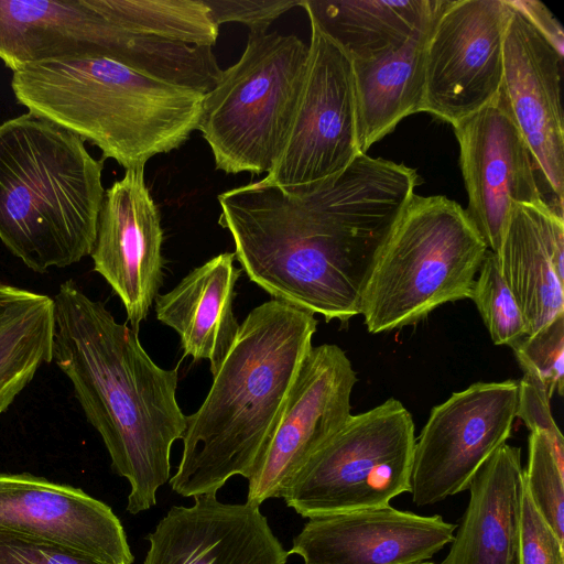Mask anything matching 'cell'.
Returning a JSON list of instances; mask_svg holds the SVG:
<instances>
[{
    "mask_svg": "<svg viewBox=\"0 0 564 564\" xmlns=\"http://www.w3.org/2000/svg\"><path fill=\"white\" fill-rule=\"evenodd\" d=\"M416 170L360 154L341 173L285 191L263 178L218 195L219 225L272 299L348 322L373 260L415 194Z\"/></svg>",
    "mask_w": 564,
    "mask_h": 564,
    "instance_id": "obj_1",
    "label": "cell"
},
{
    "mask_svg": "<svg viewBox=\"0 0 564 564\" xmlns=\"http://www.w3.org/2000/svg\"><path fill=\"white\" fill-rule=\"evenodd\" d=\"M53 299V361L99 433L113 471L130 485L127 511H145L170 480L172 445L186 430L176 400L177 368L158 366L138 332L118 323L74 280L63 282Z\"/></svg>",
    "mask_w": 564,
    "mask_h": 564,
    "instance_id": "obj_2",
    "label": "cell"
},
{
    "mask_svg": "<svg viewBox=\"0 0 564 564\" xmlns=\"http://www.w3.org/2000/svg\"><path fill=\"white\" fill-rule=\"evenodd\" d=\"M316 328L314 314L274 299L250 311L204 402L186 416L181 462L169 480L174 492L216 494L232 476L250 478Z\"/></svg>",
    "mask_w": 564,
    "mask_h": 564,
    "instance_id": "obj_3",
    "label": "cell"
},
{
    "mask_svg": "<svg viewBox=\"0 0 564 564\" xmlns=\"http://www.w3.org/2000/svg\"><path fill=\"white\" fill-rule=\"evenodd\" d=\"M11 87L29 112L89 141L124 170L185 143L204 96L106 57L26 64L13 72Z\"/></svg>",
    "mask_w": 564,
    "mask_h": 564,
    "instance_id": "obj_4",
    "label": "cell"
},
{
    "mask_svg": "<svg viewBox=\"0 0 564 564\" xmlns=\"http://www.w3.org/2000/svg\"><path fill=\"white\" fill-rule=\"evenodd\" d=\"M104 159L75 133L31 112L0 124V240L45 273L90 256L102 204Z\"/></svg>",
    "mask_w": 564,
    "mask_h": 564,
    "instance_id": "obj_5",
    "label": "cell"
},
{
    "mask_svg": "<svg viewBox=\"0 0 564 564\" xmlns=\"http://www.w3.org/2000/svg\"><path fill=\"white\" fill-rule=\"evenodd\" d=\"M466 209L414 194L377 253L359 302L370 334L414 325L470 296L488 251Z\"/></svg>",
    "mask_w": 564,
    "mask_h": 564,
    "instance_id": "obj_6",
    "label": "cell"
},
{
    "mask_svg": "<svg viewBox=\"0 0 564 564\" xmlns=\"http://www.w3.org/2000/svg\"><path fill=\"white\" fill-rule=\"evenodd\" d=\"M308 44L296 35L250 32L246 48L203 96L197 130L216 169L268 173L283 147L303 83Z\"/></svg>",
    "mask_w": 564,
    "mask_h": 564,
    "instance_id": "obj_7",
    "label": "cell"
},
{
    "mask_svg": "<svg viewBox=\"0 0 564 564\" xmlns=\"http://www.w3.org/2000/svg\"><path fill=\"white\" fill-rule=\"evenodd\" d=\"M414 423L397 399L352 415L299 468L282 497L311 519L386 507L410 492Z\"/></svg>",
    "mask_w": 564,
    "mask_h": 564,
    "instance_id": "obj_8",
    "label": "cell"
},
{
    "mask_svg": "<svg viewBox=\"0 0 564 564\" xmlns=\"http://www.w3.org/2000/svg\"><path fill=\"white\" fill-rule=\"evenodd\" d=\"M306 69L283 147L264 181L292 191L346 170L361 154L352 61L313 21Z\"/></svg>",
    "mask_w": 564,
    "mask_h": 564,
    "instance_id": "obj_9",
    "label": "cell"
},
{
    "mask_svg": "<svg viewBox=\"0 0 564 564\" xmlns=\"http://www.w3.org/2000/svg\"><path fill=\"white\" fill-rule=\"evenodd\" d=\"M518 380L477 382L434 406L415 438L410 494L430 506L468 489L485 462L509 438Z\"/></svg>",
    "mask_w": 564,
    "mask_h": 564,
    "instance_id": "obj_10",
    "label": "cell"
},
{
    "mask_svg": "<svg viewBox=\"0 0 564 564\" xmlns=\"http://www.w3.org/2000/svg\"><path fill=\"white\" fill-rule=\"evenodd\" d=\"M509 0H444L425 50L423 111L452 126L500 91Z\"/></svg>",
    "mask_w": 564,
    "mask_h": 564,
    "instance_id": "obj_11",
    "label": "cell"
},
{
    "mask_svg": "<svg viewBox=\"0 0 564 564\" xmlns=\"http://www.w3.org/2000/svg\"><path fill=\"white\" fill-rule=\"evenodd\" d=\"M357 376L337 345L312 347L291 387L281 416L248 479V503L282 494L303 463L351 416Z\"/></svg>",
    "mask_w": 564,
    "mask_h": 564,
    "instance_id": "obj_12",
    "label": "cell"
},
{
    "mask_svg": "<svg viewBox=\"0 0 564 564\" xmlns=\"http://www.w3.org/2000/svg\"><path fill=\"white\" fill-rule=\"evenodd\" d=\"M453 127L468 196L466 212L496 253L516 206L549 203L541 187L544 181L500 91Z\"/></svg>",
    "mask_w": 564,
    "mask_h": 564,
    "instance_id": "obj_13",
    "label": "cell"
},
{
    "mask_svg": "<svg viewBox=\"0 0 564 564\" xmlns=\"http://www.w3.org/2000/svg\"><path fill=\"white\" fill-rule=\"evenodd\" d=\"M65 547L104 564H132L119 518L83 489L29 473H0V540Z\"/></svg>",
    "mask_w": 564,
    "mask_h": 564,
    "instance_id": "obj_14",
    "label": "cell"
},
{
    "mask_svg": "<svg viewBox=\"0 0 564 564\" xmlns=\"http://www.w3.org/2000/svg\"><path fill=\"white\" fill-rule=\"evenodd\" d=\"M512 7L503 43L500 93L540 169L556 206L564 202V51Z\"/></svg>",
    "mask_w": 564,
    "mask_h": 564,
    "instance_id": "obj_15",
    "label": "cell"
},
{
    "mask_svg": "<svg viewBox=\"0 0 564 564\" xmlns=\"http://www.w3.org/2000/svg\"><path fill=\"white\" fill-rule=\"evenodd\" d=\"M163 229L144 180V167L126 170L105 191L90 253L99 273L120 299L138 332L163 282Z\"/></svg>",
    "mask_w": 564,
    "mask_h": 564,
    "instance_id": "obj_16",
    "label": "cell"
},
{
    "mask_svg": "<svg viewBox=\"0 0 564 564\" xmlns=\"http://www.w3.org/2000/svg\"><path fill=\"white\" fill-rule=\"evenodd\" d=\"M457 525L386 506L308 519L289 554L304 564H421L451 543Z\"/></svg>",
    "mask_w": 564,
    "mask_h": 564,
    "instance_id": "obj_17",
    "label": "cell"
},
{
    "mask_svg": "<svg viewBox=\"0 0 564 564\" xmlns=\"http://www.w3.org/2000/svg\"><path fill=\"white\" fill-rule=\"evenodd\" d=\"M174 506L148 534L143 564H286L289 552L260 506L225 503L216 494Z\"/></svg>",
    "mask_w": 564,
    "mask_h": 564,
    "instance_id": "obj_18",
    "label": "cell"
},
{
    "mask_svg": "<svg viewBox=\"0 0 564 564\" xmlns=\"http://www.w3.org/2000/svg\"><path fill=\"white\" fill-rule=\"evenodd\" d=\"M496 256L528 335L564 314L563 212L546 202L516 206Z\"/></svg>",
    "mask_w": 564,
    "mask_h": 564,
    "instance_id": "obj_19",
    "label": "cell"
},
{
    "mask_svg": "<svg viewBox=\"0 0 564 564\" xmlns=\"http://www.w3.org/2000/svg\"><path fill=\"white\" fill-rule=\"evenodd\" d=\"M524 469L505 443L479 468L469 502L441 564H519Z\"/></svg>",
    "mask_w": 564,
    "mask_h": 564,
    "instance_id": "obj_20",
    "label": "cell"
},
{
    "mask_svg": "<svg viewBox=\"0 0 564 564\" xmlns=\"http://www.w3.org/2000/svg\"><path fill=\"white\" fill-rule=\"evenodd\" d=\"M235 253L223 252L187 273L154 301L156 318L180 336L184 356L208 360L216 373L237 336L234 313L236 283L241 269Z\"/></svg>",
    "mask_w": 564,
    "mask_h": 564,
    "instance_id": "obj_21",
    "label": "cell"
},
{
    "mask_svg": "<svg viewBox=\"0 0 564 564\" xmlns=\"http://www.w3.org/2000/svg\"><path fill=\"white\" fill-rule=\"evenodd\" d=\"M444 0L400 46L352 62L357 141L361 154L393 131L405 117L423 111L425 50Z\"/></svg>",
    "mask_w": 564,
    "mask_h": 564,
    "instance_id": "obj_22",
    "label": "cell"
},
{
    "mask_svg": "<svg viewBox=\"0 0 564 564\" xmlns=\"http://www.w3.org/2000/svg\"><path fill=\"white\" fill-rule=\"evenodd\" d=\"M440 0H302L308 20L352 62L369 61L402 45Z\"/></svg>",
    "mask_w": 564,
    "mask_h": 564,
    "instance_id": "obj_23",
    "label": "cell"
},
{
    "mask_svg": "<svg viewBox=\"0 0 564 564\" xmlns=\"http://www.w3.org/2000/svg\"><path fill=\"white\" fill-rule=\"evenodd\" d=\"M54 299L0 280V415L53 361Z\"/></svg>",
    "mask_w": 564,
    "mask_h": 564,
    "instance_id": "obj_24",
    "label": "cell"
},
{
    "mask_svg": "<svg viewBox=\"0 0 564 564\" xmlns=\"http://www.w3.org/2000/svg\"><path fill=\"white\" fill-rule=\"evenodd\" d=\"M106 13L124 29L188 45L212 46L218 25L203 0H102Z\"/></svg>",
    "mask_w": 564,
    "mask_h": 564,
    "instance_id": "obj_25",
    "label": "cell"
},
{
    "mask_svg": "<svg viewBox=\"0 0 564 564\" xmlns=\"http://www.w3.org/2000/svg\"><path fill=\"white\" fill-rule=\"evenodd\" d=\"M469 299L496 345L513 348L528 336L522 312L500 272L496 253L490 250L480 264Z\"/></svg>",
    "mask_w": 564,
    "mask_h": 564,
    "instance_id": "obj_26",
    "label": "cell"
},
{
    "mask_svg": "<svg viewBox=\"0 0 564 564\" xmlns=\"http://www.w3.org/2000/svg\"><path fill=\"white\" fill-rule=\"evenodd\" d=\"M524 482L534 507L564 544V459L541 431L530 432Z\"/></svg>",
    "mask_w": 564,
    "mask_h": 564,
    "instance_id": "obj_27",
    "label": "cell"
},
{
    "mask_svg": "<svg viewBox=\"0 0 564 564\" xmlns=\"http://www.w3.org/2000/svg\"><path fill=\"white\" fill-rule=\"evenodd\" d=\"M525 376L536 380L550 398L564 391V314L513 348Z\"/></svg>",
    "mask_w": 564,
    "mask_h": 564,
    "instance_id": "obj_28",
    "label": "cell"
},
{
    "mask_svg": "<svg viewBox=\"0 0 564 564\" xmlns=\"http://www.w3.org/2000/svg\"><path fill=\"white\" fill-rule=\"evenodd\" d=\"M563 546L534 507L524 482L519 564H564Z\"/></svg>",
    "mask_w": 564,
    "mask_h": 564,
    "instance_id": "obj_29",
    "label": "cell"
},
{
    "mask_svg": "<svg viewBox=\"0 0 564 564\" xmlns=\"http://www.w3.org/2000/svg\"><path fill=\"white\" fill-rule=\"evenodd\" d=\"M213 21L243 23L250 32H268L269 25L281 14L300 6L302 0H203Z\"/></svg>",
    "mask_w": 564,
    "mask_h": 564,
    "instance_id": "obj_30",
    "label": "cell"
},
{
    "mask_svg": "<svg viewBox=\"0 0 564 564\" xmlns=\"http://www.w3.org/2000/svg\"><path fill=\"white\" fill-rule=\"evenodd\" d=\"M518 384L516 417H520L530 432L541 431L545 433L557 456L564 459V438L551 413V398L541 383L529 376L523 375L518 380Z\"/></svg>",
    "mask_w": 564,
    "mask_h": 564,
    "instance_id": "obj_31",
    "label": "cell"
},
{
    "mask_svg": "<svg viewBox=\"0 0 564 564\" xmlns=\"http://www.w3.org/2000/svg\"><path fill=\"white\" fill-rule=\"evenodd\" d=\"M0 564H104L75 551L17 539L0 540Z\"/></svg>",
    "mask_w": 564,
    "mask_h": 564,
    "instance_id": "obj_32",
    "label": "cell"
},
{
    "mask_svg": "<svg viewBox=\"0 0 564 564\" xmlns=\"http://www.w3.org/2000/svg\"><path fill=\"white\" fill-rule=\"evenodd\" d=\"M511 3L521 10L556 46L564 51L562 28L547 8L539 1L531 0H517L511 1Z\"/></svg>",
    "mask_w": 564,
    "mask_h": 564,
    "instance_id": "obj_33",
    "label": "cell"
},
{
    "mask_svg": "<svg viewBox=\"0 0 564 564\" xmlns=\"http://www.w3.org/2000/svg\"><path fill=\"white\" fill-rule=\"evenodd\" d=\"M421 564H434V563H431V562H424V563H421Z\"/></svg>",
    "mask_w": 564,
    "mask_h": 564,
    "instance_id": "obj_34",
    "label": "cell"
}]
</instances>
